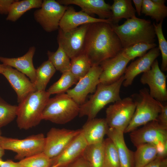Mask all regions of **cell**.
Wrapping results in <instances>:
<instances>
[{
    "label": "cell",
    "instance_id": "28",
    "mask_svg": "<svg viewBox=\"0 0 167 167\" xmlns=\"http://www.w3.org/2000/svg\"><path fill=\"white\" fill-rule=\"evenodd\" d=\"M56 71L55 68L48 60L36 69V79L33 83L36 91H45L47 84Z\"/></svg>",
    "mask_w": 167,
    "mask_h": 167
},
{
    "label": "cell",
    "instance_id": "41",
    "mask_svg": "<svg viewBox=\"0 0 167 167\" xmlns=\"http://www.w3.org/2000/svg\"><path fill=\"white\" fill-rule=\"evenodd\" d=\"M68 167H90L89 164L82 156L71 164Z\"/></svg>",
    "mask_w": 167,
    "mask_h": 167
},
{
    "label": "cell",
    "instance_id": "30",
    "mask_svg": "<svg viewBox=\"0 0 167 167\" xmlns=\"http://www.w3.org/2000/svg\"><path fill=\"white\" fill-rule=\"evenodd\" d=\"M92 66L88 57L83 53L71 59L70 71L79 81L88 73Z\"/></svg>",
    "mask_w": 167,
    "mask_h": 167
},
{
    "label": "cell",
    "instance_id": "48",
    "mask_svg": "<svg viewBox=\"0 0 167 167\" xmlns=\"http://www.w3.org/2000/svg\"><path fill=\"white\" fill-rule=\"evenodd\" d=\"M4 161H3L2 159H0V166L4 162Z\"/></svg>",
    "mask_w": 167,
    "mask_h": 167
},
{
    "label": "cell",
    "instance_id": "39",
    "mask_svg": "<svg viewBox=\"0 0 167 167\" xmlns=\"http://www.w3.org/2000/svg\"><path fill=\"white\" fill-rule=\"evenodd\" d=\"M143 167H167V158L159 156Z\"/></svg>",
    "mask_w": 167,
    "mask_h": 167
},
{
    "label": "cell",
    "instance_id": "27",
    "mask_svg": "<svg viewBox=\"0 0 167 167\" xmlns=\"http://www.w3.org/2000/svg\"><path fill=\"white\" fill-rule=\"evenodd\" d=\"M82 155L88 162L90 167H103L104 160V141L98 143L88 145Z\"/></svg>",
    "mask_w": 167,
    "mask_h": 167
},
{
    "label": "cell",
    "instance_id": "17",
    "mask_svg": "<svg viewBox=\"0 0 167 167\" xmlns=\"http://www.w3.org/2000/svg\"><path fill=\"white\" fill-rule=\"evenodd\" d=\"M2 74L17 94L19 103L29 94L36 91L33 83L24 74L11 66L6 65Z\"/></svg>",
    "mask_w": 167,
    "mask_h": 167
},
{
    "label": "cell",
    "instance_id": "18",
    "mask_svg": "<svg viewBox=\"0 0 167 167\" xmlns=\"http://www.w3.org/2000/svg\"><path fill=\"white\" fill-rule=\"evenodd\" d=\"M98 22L111 24V20L110 19L95 18L82 10L77 11L73 7L68 6L60 21L59 28L64 32H67L83 25Z\"/></svg>",
    "mask_w": 167,
    "mask_h": 167
},
{
    "label": "cell",
    "instance_id": "19",
    "mask_svg": "<svg viewBox=\"0 0 167 167\" xmlns=\"http://www.w3.org/2000/svg\"><path fill=\"white\" fill-rule=\"evenodd\" d=\"M88 145L81 131L58 156L52 159V165L58 164V167H68L82 156Z\"/></svg>",
    "mask_w": 167,
    "mask_h": 167
},
{
    "label": "cell",
    "instance_id": "4",
    "mask_svg": "<svg viewBox=\"0 0 167 167\" xmlns=\"http://www.w3.org/2000/svg\"><path fill=\"white\" fill-rule=\"evenodd\" d=\"M124 80L123 75L112 84L105 85L99 83L89 99L80 106L79 116H87L88 120L95 118L107 104L121 100L120 91Z\"/></svg>",
    "mask_w": 167,
    "mask_h": 167
},
{
    "label": "cell",
    "instance_id": "37",
    "mask_svg": "<svg viewBox=\"0 0 167 167\" xmlns=\"http://www.w3.org/2000/svg\"><path fill=\"white\" fill-rule=\"evenodd\" d=\"M18 106L11 105L0 97V128L13 121L17 117Z\"/></svg>",
    "mask_w": 167,
    "mask_h": 167
},
{
    "label": "cell",
    "instance_id": "12",
    "mask_svg": "<svg viewBox=\"0 0 167 167\" xmlns=\"http://www.w3.org/2000/svg\"><path fill=\"white\" fill-rule=\"evenodd\" d=\"M166 76L160 68L158 61L155 60L150 69L143 73L140 81L149 87L150 95L157 101L163 103L167 100Z\"/></svg>",
    "mask_w": 167,
    "mask_h": 167
},
{
    "label": "cell",
    "instance_id": "3",
    "mask_svg": "<svg viewBox=\"0 0 167 167\" xmlns=\"http://www.w3.org/2000/svg\"><path fill=\"white\" fill-rule=\"evenodd\" d=\"M50 95L47 91H36L29 94L19 103L16 122L19 129L28 130L40 123Z\"/></svg>",
    "mask_w": 167,
    "mask_h": 167
},
{
    "label": "cell",
    "instance_id": "23",
    "mask_svg": "<svg viewBox=\"0 0 167 167\" xmlns=\"http://www.w3.org/2000/svg\"><path fill=\"white\" fill-rule=\"evenodd\" d=\"M124 134L123 132L109 127L106 135L115 146L121 167H134V152L126 144Z\"/></svg>",
    "mask_w": 167,
    "mask_h": 167
},
{
    "label": "cell",
    "instance_id": "40",
    "mask_svg": "<svg viewBox=\"0 0 167 167\" xmlns=\"http://www.w3.org/2000/svg\"><path fill=\"white\" fill-rule=\"evenodd\" d=\"M14 0H0V14L7 15Z\"/></svg>",
    "mask_w": 167,
    "mask_h": 167
},
{
    "label": "cell",
    "instance_id": "35",
    "mask_svg": "<svg viewBox=\"0 0 167 167\" xmlns=\"http://www.w3.org/2000/svg\"><path fill=\"white\" fill-rule=\"evenodd\" d=\"M19 162L21 167H49L53 165L52 159L43 152L25 158Z\"/></svg>",
    "mask_w": 167,
    "mask_h": 167
},
{
    "label": "cell",
    "instance_id": "9",
    "mask_svg": "<svg viewBox=\"0 0 167 167\" xmlns=\"http://www.w3.org/2000/svg\"><path fill=\"white\" fill-rule=\"evenodd\" d=\"M68 6L55 0H43L41 7L33 13V17L46 32H50L59 28V24Z\"/></svg>",
    "mask_w": 167,
    "mask_h": 167
},
{
    "label": "cell",
    "instance_id": "45",
    "mask_svg": "<svg viewBox=\"0 0 167 167\" xmlns=\"http://www.w3.org/2000/svg\"><path fill=\"white\" fill-rule=\"evenodd\" d=\"M5 150L0 144V159H1L2 156L4 155Z\"/></svg>",
    "mask_w": 167,
    "mask_h": 167
},
{
    "label": "cell",
    "instance_id": "36",
    "mask_svg": "<svg viewBox=\"0 0 167 167\" xmlns=\"http://www.w3.org/2000/svg\"><path fill=\"white\" fill-rule=\"evenodd\" d=\"M163 20H161L159 23H153L155 32L158 42L159 47L162 57L161 70L166 71L167 70V41L164 35L162 24Z\"/></svg>",
    "mask_w": 167,
    "mask_h": 167
},
{
    "label": "cell",
    "instance_id": "47",
    "mask_svg": "<svg viewBox=\"0 0 167 167\" xmlns=\"http://www.w3.org/2000/svg\"><path fill=\"white\" fill-rule=\"evenodd\" d=\"M59 167V165L58 164H56L54 165L49 167Z\"/></svg>",
    "mask_w": 167,
    "mask_h": 167
},
{
    "label": "cell",
    "instance_id": "25",
    "mask_svg": "<svg viewBox=\"0 0 167 167\" xmlns=\"http://www.w3.org/2000/svg\"><path fill=\"white\" fill-rule=\"evenodd\" d=\"M136 147V150L134 152V167H143L157 156L156 146L153 143L143 144Z\"/></svg>",
    "mask_w": 167,
    "mask_h": 167
},
{
    "label": "cell",
    "instance_id": "29",
    "mask_svg": "<svg viewBox=\"0 0 167 167\" xmlns=\"http://www.w3.org/2000/svg\"><path fill=\"white\" fill-rule=\"evenodd\" d=\"M49 60L56 70L62 73L70 71V58L63 49L58 46L54 52L48 50L47 53Z\"/></svg>",
    "mask_w": 167,
    "mask_h": 167
},
{
    "label": "cell",
    "instance_id": "21",
    "mask_svg": "<svg viewBox=\"0 0 167 167\" xmlns=\"http://www.w3.org/2000/svg\"><path fill=\"white\" fill-rule=\"evenodd\" d=\"M36 48L31 46L24 55L16 58H8L0 56V61L2 64L14 67L26 75L34 83L36 79V69L33 63V58Z\"/></svg>",
    "mask_w": 167,
    "mask_h": 167
},
{
    "label": "cell",
    "instance_id": "42",
    "mask_svg": "<svg viewBox=\"0 0 167 167\" xmlns=\"http://www.w3.org/2000/svg\"><path fill=\"white\" fill-rule=\"evenodd\" d=\"M0 167H21L19 162L8 160L4 161Z\"/></svg>",
    "mask_w": 167,
    "mask_h": 167
},
{
    "label": "cell",
    "instance_id": "1",
    "mask_svg": "<svg viewBox=\"0 0 167 167\" xmlns=\"http://www.w3.org/2000/svg\"><path fill=\"white\" fill-rule=\"evenodd\" d=\"M123 49L111 24L98 22L89 24L83 53L88 57L92 66L99 65L105 60L115 56Z\"/></svg>",
    "mask_w": 167,
    "mask_h": 167
},
{
    "label": "cell",
    "instance_id": "10",
    "mask_svg": "<svg viewBox=\"0 0 167 167\" xmlns=\"http://www.w3.org/2000/svg\"><path fill=\"white\" fill-rule=\"evenodd\" d=\"M89 24L81 25L67 32L58 29L57 41L70 59L83 53L85 37Z\"/></svg>",
    "mask_w": 167,
    "mask_h": 167
},
{
    "label": "cell",
    "instance_id": "26",
    "mask_svg": "<svg viewBox=\"0 0 167 167\" xmlns=\"http://www.w3.org/2000/svg\"><path fill=\"white\" fill-rule=\"evenodd\" d=\"M42 1L41 0H15L11 6L6 19V20L16 21L28 11L33 8H40Z\"/></svg>",
    "mask_w": 167,
    "mask_h": 167
},
{
    "label": "cell",
    "instance_id": "43",
    "mask_svg": "<svg viewBox=\"0 0 167 167\" xmlns=\"http://www.w3.org/2000/svg\"><path fill=\"white\" fill-rule=\"evenodd\" d=\"M132 1L135 7L136 12L138 15L140 16L141 13L143 0H133Z\"/></svg>",
    "mask_w": 167,
    "mask_h": 167
},
{
    "label": "cell",
    "instance_id": "5",
    "mask_svg": "<svg viewBox=\"0 0 167 167\" xmlns=\"http://www.w3.org/2000/svg\"><path fill=\"white\" fill-rule=\"evenodd\" d=\"M135 104V109L132 119L124 131L130 133L140 126L156 120L161 111L160 102L152 98L149 91L144 88L139 93L131 96Z\"/></svg>",
    "mask_w": 167,
    "mask_h": 167
},
{
    "label": "cell",
    "instance_id": "33",
    "mask_svg": "<svg viewBox=\"0 0 167 167\" xmlns=\"http://www.w3.org/2000/svg\"><path fill=\"white\" fill-rule=\"evenodd\" d=\"M104 160L103 167H121L119 156L113 141L109 138L104 139Z\"/></svg>",
    "mask_w": 167,
    "mask_h": 167
},
{
    "label": "cell",
    "instance_id": "2",
    "mask_svg": "<svg viewBox=\"0 0 167 167\" xmlns=\"http://www.w3.org/2000/svg\"><path fill=\"white\" fill-rule=\"evenodd\" d=\"M112 26L123 49L139 43H154L155 40L154 27L149 20L136 17L126 19L121 25L112 24Z\"/></svg>",
    "mask_w": 167,
    "mask_h": 167
},
{
    "label": "cell",
    "instance_id": "46",
    "mask_svg": "<svg viewBox=\"0 0 167 167\" xmlns=\"http://www.w3.org/2000/svg\"><path fill=\"white\" fill-rule=\"evenodd\" d=\"M6 66V65H5L3 64H0V74H2L5 69Z\"/></svg>",
    "mask_w": 167,
    "mask_h": 167
},
{
    "label": "cell",
    "instance_id": "15",
    "mask_svg": "<svg viewBox=\"0 0 167 167\" xmlns=\"http://www.w3.org/2000/svg\"><path fill=\"white\" fill-rule=\"evenodd\" d=\"M130 61L120 52L103 61L99 65L102 69L99 77L100 83L108 85L118 80L123 75Z\"/></svg>",
    "mask_w": 167,
    "mask_h": 167
},
{
    "label": "cell",
    "instance_id": "32",
    "mask_svg": "<svg viewBox=\"0 0 167 167\" xmlns=\"http://www.w3.org/2000/svg\"><path fill=\"white\" fill-rule=\"evenodd\" d=\"M141 13L150 16L158 23L167 16V7L158 6L151 0H143Z\"/></svg>",
    "mask_w": 167,
    "mask_h": 167
},
{
    "label": "cell",
    "instance_id": "38",
    "mask_svg": "<svg viewBox=\"0 0 167 167\" xmlns=\"http://www.w3.org/2000/svg\"><path fill=\"white\" fill-rule=\"evenodd\" d=\"M161 111L156 120L163 127L167 129V105L160 102Z\"/></svg>",
    "mask_w": 167,
    "mask_h": 167
},
{
    "label": "cell",
    "instance_id": "49",
    "mask_svg": "<svg viewBox=\"0 0 167 167\" xmlns=\"http://www.w3.org/2000/svg\"><path fill=\"white\" fill-rule=\"evenodd\" d=\"M1 135V130H0V135Z\"/></svg>",
    "mask_w": 167,
    "mask_h": 167
},
{
    "label": "cell",
    "instance_id": "22",
    "mask_svg": "<svg viewBox=\"0 0 167 167\" xmlns=\"http://www.w3.org/2000/svg\"><path fill=\"white\" fill-rule=\"evenodd\" d=\"M109 127L105 118L88 120L81 129V132L88 145L103 142Z\"/></svg>",
    "mask_w": 167,
    "mask_h": 167
},
{
    "label": "cell",
    "instance_id": "20",
    "mask_svg": "<svg viewBox=\"0 0 167 167\" xmlns=\"http://www.w3.org/2000/svg\"><path fill=\"white\" fill-rule=\"evenodd\" d=\"M60 4L66 6L75 5L80 7L82 11L91 15L96 14L102 19H110L111 6L104 0H58Z\"/></svg>",
    "mask_w": 167,
    "mask_h": 167
},
{
    "label": "cell",
    "instance_id": "34",
    "mask_svg": "<svg viewBox=\"0 0 167 167\" xmlns=\"http://www.w3.org/2000/svg\"><path fill=\"white\" fill-rule=\"evenodd\" d=\"M156 46L157 45L154 43H139L123 49L120 52L131 61L136 57H142L146 53L147 51Z\"/></svg>",
    "mask_w": 167,
    "mask_h": 167
},
{
    "label": "cell",
    "instance_id": "8",
    "mask_svg": "<svg viewBox=\"0 0 167 167\" xmlns=\"http://www.w3.org/2000/svg\"><path fill=\"white\" fill-rule=\"evenodd\" d=\"M135 109V102L131 97L121 99L109 105L106 110L105 118L109 127L124 133Z\"/></svg>",
    "mask_w": 167,
    "mask_h": 167
},
{
    "label": "cell",
    "instance_id": "16",
    "mask_svg": "<svg viewBox=\"0 0 167 167\" xmlns=\"http://www.w3.org/2000/svg\"><path fill=\"white\" fill-rule=\"evenodd\" d=\"M160 55L158 47L152 49L144 55L132 62L126 67L124 75L122 85L128 87L132 84L139 74L149 70L154 61Z\"/></svg>",
    "mask_w": 167,
    "mask_h": 167
},
{
    "label": "cell",
    "instance_id": "6",
    "mask_svg": "<svg viewBox=\"0 0 167 167\" xmlns=\"http://www.w3.org/2000/svg\"><path fill=\"white\" fill-rule=\"evenodd\" d=\"M79 107L66 93L58 94L48 100L42 113V120L65 124L79 115Z\"/></svg>",
    "mask_w": 167,
    "mask_h": 167
},
{
    "label": "cell",
    "instance_id": "7",
    "mask_svg": "<svg viewBox=\"0 0 167 167\" xmlns=\"http://www.w3.org/2000/svg\"><path fill=\"white\" fill-rule=\"evenodd\" d=\"M45 137L42 133L28 136L23 139L0 135V144L5 150L16 153L15 158L21 160L25 158L43 152Z\"/></svg>",
    "mask_w": 167,
    "mask_h": 167
},
{
    "label": "cell",
    "instance_id": "44",
    "mask_svg": "<svg viewBox=\"0 0 167 167\" xmlns=\"http://www.w3.org/2000/svg\"><path fill=\"white\" fill-rule=\"evenodd\" d=\"M151 1L154 4L160 6H165V3L166 2V0H151Z\"/></svg>",
    "mask_w": 167,
    "mask_h": 167
},
{
    "label": "cell",
    "instance_id": "24",
    "mask_svg": "<svg viewBox=\"0 0 167 167\" xmlns=\"http://www.w3.org/2000/svg\"><path fill=\"white\" fill-rule=\"evenodd\" d=\"M131 0H114L111 6V24L116 25L122 19H126L136 17L135 9Z\"/></svg>",
    "mask_w": 167,
    "mask_h": 167
},
{
    "label": "cell",
    "instance_id": "31",
    "mask_svg": "<svg viewBox=\"0 0 167 167\" xmlns=\"http://www.w3.org/2000/svg\"><path fill=\"white\" fill-rule=\"evenodd\" d=\"M78 81L70 71L64 72L59 79L52 85L47 91L50 95L64 93Z\"/></svg>",
    "mask_w": 167,
    "mask_h": 167
},
{
    "label": "cell",
    "instance_id": "11",
    "mask_svg": "<svg viewBox=\"0 0 167 167\" xmlns=\"http://www.w3.org/2000/svg\"><path fill=\"white\" fill-rule=\"evenodd\" d=\"M81 131V129L51 128L45 137L43 152L52 159L58 156Z\"/></svg>",
    "mask_w": 167,
    "mask_h": 167
},
{
    "label": "cell",
    "instance_id": "13",
    "mask_svg": "<svg viewBox=\"0 0 167 167\" xmlns=\"http://www.w3.org/2000/svg\"><path fill=\"white\" fill-rule=\"evenodd\" d=\"M102 71L100 65L92 66L88 73L79 80L74 88L68 90L66 93L79 105H82L85 102L88 94L95 92L100 83Z\"/></svg>",
    "mask_w": 167,
    "mask_h": 167
},
{
    "label": "cell",
    "instance_id": "14",
    "mask_svg": "<svg viewBox=\"0 0 167 167\" xmlns=\"http://www.w3.org/2000/svg\"><path fill=\"white\" fill-rule=\"evenodd\" d=\"M129 135L131 142L136 147L146 143L156 145L167 142V129L156 120L148 123L140 129L131 132Z\"/></svg>",
    "mask_w": 167,
    "mask_h": 167
}]
</instances>
